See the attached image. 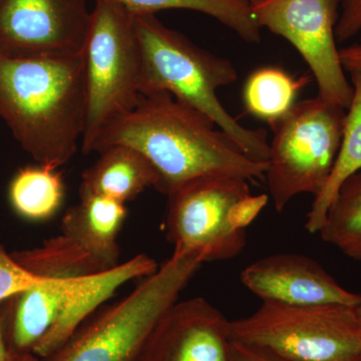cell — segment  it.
I'll return each instance as SVG.
<instances>
[{
	"label": "cell",
	"mask_w": 361,
	"mask_h": 361,
	"mask_svg": "<svg viewBox=\"0 0 361 361\" xmlns=\"http://www.w3.org/2000/svg\"><path fill=\"white\" fill-rule=\"evenodd\" d=\"M339 58L345 73H361V39L355 44L339 49Z\"/></svg>",
	"instance_id": "484cf974"
},
{
	"label": "cell",
	"mask_w": 361,
	"mask_h": 361,
	"mask_svg": "<svg viewBox=\"0 0 361 361\" xmlns=\"http://www.w3.org/2000/svg\"><path fill=\"white\" fill-rule=\"evenodd\" d=\"M158 269L155 259L139 254L111 269L78 278L66 296L54 326L37 344L33 355L37 358L49 355L123 284L149 276Z\"/></svg>",
	"instance_id": "4fadbf2b"
},
{
	"label": "cell",
	"mask_w": 361,
	"mask_h": 361,
	"mask_svg": "<svg viewBox=\"0 0 361 361\" xmlns=\"http://www.w3.org/2000/svg\"><path fill=\"white\" fill-rule=\"evenodd\" d=\"M167 196L168 241L200 252L206 262L240 255L246 247L247 227L268 202L267 195H252L248 180L225 175L196 178Z\"/></svg>",
	"instance_id": "8992f818"
},
{
	"label": "cell",
	"mask_w": 361,
	"mask_h": 361,
	"mask_svg": "<svg viewBox=\"0 0 361 361\" xmlns=\"http://www.w3.org/2000/svg\"><path fill=\"white\" fill-rule=\"evenodd\" d=\"M349 75L353 97L346 113L341 149L326 185L314 197L306 216L305 229L312 234H317L322 228L329 206L336 198L342 183L361 170V73L355 71Z\"/></svg>",
	"instance_id": "e0dca14e"
},
{
	"label": "cell",
	"mask_w": 361,
	"mask_h": 361,
	"mask_svg": "<svg viewBox=\"0 0 361 361\" xmlns=\"http://www.w3.org/2000/svg\"><path fill=\"white\" fill-rule=\"evenodd\" d=\"M47 280L49 279L26 272L0 244V303L18 292L44 283Z\"/></svg>",
	"instance_id": "603a6c76"
},
{
	"label": "cell",
	"mask_w": 361,
	"mask_h": 361,
	"mask_svg": "<svg viewBox=\"0 0 361 361\" xmlns=\"http://www.w3.org/2000/svg\"><path fill=\"white\" fill-rule=\"evenodd\" d=\"M82 56L87 103L82 151L89 155L97 139L142 97L134 14L115 2L96 0Z\"/></svg>",
	"instance_id": "5b68a950"
},
{
	"label": "cell",
	"mask_w": 361,
	"mask_h": 361,
	"mask_svg": "<svg viewBox=\"0 0 361 361\" xmlns=\"http://www.w3.org/2000/svg\"><path fill=\"white\" fill-rule=\"evenodd\" d=\"M21 356L14 355L4 336L1 317V303H0V361H20Z\"/></svg>",
	"instance_id": "4316f807"
},
{
	"label": "cell",
	"mask_w": 361,
	"mask_h": 361,
	"mask_svg": "<svg viewBox=\"0 0 361 361\" xmlns=\"http://www.w3.org/2000/svg\"><path fill=\"white\" fill-rule=\"evenodd\" d=\"M252 11L261 28L284 37L300 54L317 82V96L348 110L353 87L336 39L339 0H268Z\"/></svg>",
	"instance_id": "9c48e42d"
},
{
	"label": "cell",
	"mask_w": 361,
	"mask_h": 361,
	"mask_svg": "<svg viewBox=\"0 0 361 361\" xmlns=\"http://www.w3.org/2000/svg\"><path fill=\"white\" fill-rule=\"evenodd\" d=\"M20 361H39V358L35 355H32V353H30V355L21 356Z\"/></svg>",
	"instance_id": "83f0119b"
},
{
	"label": "cell",
	"mask_w": 361,
	"mask_h": 361,
	"mask_svg": "<svg viewBox=\"0 0 361 361\" xmlns=\"http://www.w3.org/2000/svg\"><path fill=\"white\" fill-rule=\"evenodd\" d=\"M317 234L344 255L361 261V170L342 183Z\"/></svg>",
	"instance_id": "7402d4cb"
},
{
	"label": "cell",
	"mask_w": 361,
	"mask_h": 361,
	"mask_svg": "<svg viewBox=\"0 0 361 361\" xmlns=\"http://www.w3.org/2000/svg\"><path fill=\"white\" fill-rule=\"evenodd\" d=\"M90 16L87 0H0V56L82 54Z\"/></svg>",
	"instance_id": "30bf717a"
},
{
	"label": "cell",
	"mask_w": 361,
	"mask_h": 361,
	"mask_svg": "<svg viewBox=\"0 0 361 361\" xmlns=\"http://www.w3.org/2000/svg\"><path fill=\"white\" fill-rule=\"evenodd\" d=\"M65 198V183L58 169L27 166L14 175L9 200L16 213L30 221H45L56 215Z\"/></svg>",
	"instance_id": "ffe728a7"
},
{
	"label": "cell",
	"mask_w": 361,
	"mask_h": 361,
	"mask_svg": "<svg viewBox=\"0 0 361 361\" xmlns=\"http://www.w3.org/2000/svg\"><path fill=\"white\" fill-rule=\"evenodd\" d=\"M215 126L169 92H157L142 96L134 110L97 139L92 153L116 145L137 149L155 168L156 189L165 195L203 176L264 180L269 163L249 159Z\"/></svg>",
	"instance_id": "6da1fadb"
},
{
	"label": "cell",
	"mask_w": 361,
	"mask_h": 361,
	"mask_svg": "<svg viewBox=\"0 0 361 361\" xmlns=\"http://www.w3.org/2000/svg\"><path fill=\"white\" fill-rule=\"evenodd\" d=\"M135 26L141 54L142 96L169 92L208 116L249 159L268 163L270 144L266 130L240 125L218 99L217 90L238 78L231 61L201 49L163 25L155 14L135 16Z\"/></svg>",
	"instance_id": "3957f363"
},
{
	"label": "cell",
	"mask_w": 361,
	"mask_h": 361,
	"mask_svg": "<svg viewBox=\"0 0 361 361\" xmlns=\"http://www.w3.org/2000/svg\"><path fill=\"white\" fill-rule=\"evenodd\" d=\"M82 54L0 56V118L39 165L59 169L77 153L85 125Z\"/></svg>",
	"instance_id": "7a4b0ae2"
},
{
	"label": "cell",
	"mask_w": 361,
	"mask_h": 361,
	"mask_svg": "<svg viewBox=\"0 0 361 361\" xmlns=\"http://www.w3.org/2000/svg\"><path fill=\"white\" fill-rule=\"evenodd\" d=\"M80 202L61 220V234L85 249L102 269L116 267L120 259L118 236L127 218L125 204L80 190Z\"/></svg>",
	"instance_id": "9a60e30c"
},
{
	"label": "cell",
	"mask_w": 361,
	"mask_h": 361,
	"mask_svg": "<svg viewBox=\"0 0 361 361\" xmlns=\"http://www.w3.org/2000/svg\"><path fill=\"white\" fill-rule=\"evenodd\" d=\"M203 254L175 247L172 256L128 295L90 316L39 361H137L152 330L205 263Z\"/></svg>",
	"instance_id": "277c9868"
},
{
	"label": "cell",
	"mask_w": 361,
	"mask_h": 361,
	"mask_svg": "<svg viewBox=\"0 0 361 361\" xmlns=\"http://www.w3.org/2000/svg\"><path fill=\"white\" fill-rule=\"evenodd\" d=\"M11 255L26 272L44 279H75L104 271L89 252L65 234Z\"/></svg>",
	"instance_id": "ac0fdd59"
},
{
	"label": "cell",
	"mask_w": 361,
	"mask_h": 361,
	"mask_svg": "<svg viewBox=\"0 0 361 361\" xmlns=\"http://www.w3.org/2000/svg\"><path fill=\"white\" fill-rule=\"evenodd\" d=\"M361 32V0H339V16L336 39L339 44L348 42Z\"/></svg>",
	"instance_id": "cb8c5ba5"
},
{
	"label": "cell",
	"mask_w": 361,
	"mask_h": 361,
	"mask_svg": "<svg viewBox=\"0 0 361 361\" xmlns=\"http://www.w3.org/2000/svg\"><path fill=\"white\" fill-rule=\"evenodd\" d=\"M356 310H357L358 315H360L361 318V304L360 306H357V307H356Z\"/></svg>",
	"instance_id": "f546056e"
},
{
	"label": "cell",
	"mask_w": 361,
	"mask_h": 361,
	"mask_svg": "<svg viewBox=\"0 0 361 361\" xmlns=\"http://www.w3.org/2000/svg\"><path fill=\"white\" fill-rule=\"evenodd\" d=\"M310 80L308 75L296 78L276 66L257 68L244 85V106L250 115L272 127L293 108Z\"/></svg>",
	"instance_id": "d6986e66"
},
{
	"label": "cell",
	"mask_w": 361,
	"mask_h": 361,
	"mask_svg": "<svg viewBox=\"0 0 361 361\" xmlns=\"http://www.w3.org/2000/svg\"><path fill=\"white\" fill-rule=\"evenodd\" d=\"M346 113L317 96L297 102L271 127L274 137L264 180L277 212L298 195L322 191L341 149Z\"/></svg>",
	"instance_id": "ba28073f"
},
{
	"label": "cell",
	"mask_w": 361,
	"mask_h": 361,
	"mask_svg": "<svg viewBox=\"0 0 361 361\" xmlns=\"http://www.w3.org/2000/svg\"><path fill=\"white\" fill-rule=\"evenodd\" d=\"M134 16L155 14L165 9H189L215 18L249 44L261 39V27L248 0H108Z\"/></svg>",
	"instance_id": "44dd1931"
},
{
	"label": "cell",
	"mask_w": 361,
	"mask_h": 361,
	"mask_svg": "<svg viewBox=\"0 0 361 361\" xmlns=\"http://www.w3.org/2000/svg\"><path fill=\"white\" fill-rule=\"evenodd\" d=\"M231 337L286 361H361V318L342 304L262 301L248 317L231 322Z\"/></svg>",
	"instance_id": "52a82bcc"
},
{
	"label": "cell",
	"mask_w": 361,
	"mask_h": 361,
	"mask_svg": "<svg viewBox=\"0 0 361 361\" xmlns=\"http://www.w3.org/2000/svg\"><path fill=\"white\" fill-rule=\"evenodd\" d=\"M75 279H49L1 302L4 336L14 355L32 353L54 326Z\"/></svg>",
	"instance_id": "5bb4252c"
},
{
	"label": "cell",
	"mask_w": 361,
	"mask_h": 361,
	"mask_svg": "<svg viewBox=\"0 0 361 361\" xmlns=\"http://www.w3.org/2000/svg\"><path fill=\"white\" fill-rule=\"evenodd\" d=\"M240 280L262 301L351 307L361 304L360 294L342 287L317 261L301 254H274L259 259L242 270Z\"/></svg>",
	"instance_id": "7c38bea8"
},
{
	"label": "cell",
	"mask_w": 361,
	"mask_h": 361,
	"mask_svg": "<svg viewBox=\"0 0 361 361\" xmlns=\"http://www.w3.org/2000/svg\"><path fill=\"white\" fill-rule=\"evenodd\" d=\"M157 183L158 174L146 157L132 147L116 145L101 152L82 173L80 190L125 204Z\"/></svg>",
	"instance_id": "2e32d148"
},
{
	"label": "cell",
	"mask_w": 361,
	"mask_h": 361,
	"mask_svg": "<svg viewBox=\"0 0 361 361\" xmlns=\"http://www.w3.org/2000/svg\"><path fill=\"white\" fill-rule=\"evenodd\" d=\"M231 322L203 297L177 301L152 330L137 361H231Z\"/></svg>",
	"instance_id": "8fae6325"
},
{
	"label": "cell",
	"mask_w": 361,
	"mask_h": 361,
	"mask_svg": "<svg viewBox=\"0 0 361 361\" xmlns=\"http://www.w3.org/2000/svg\"><path fill=\"white\" fill-rule=\"evenodd\" d=\"M268 1V0H248L249 4H251L252 6H258V4H264V2Z\"/></svg>",
	"instance_id": "f1b7e54d"
},
{
	"label": "cell",
	"mask_w": 361,
	"mask_h": 361,
	"mask_svg": "<svg viewBox=\"0 0 361 361\" xmlns=\"http://www.w3.org/2000/svg\"><path fill=\"white\" fill-rule=\"evenodd\" d=\"M231 361H286L266 349L232 341Z\"/></svg>",
	"instance_id": "d4e9b609"
}]
</instances>
